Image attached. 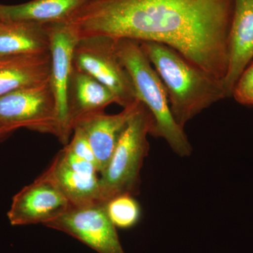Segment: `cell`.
<instances>
[{"instance_id":"obj_1","label":"cell","mask_w":253,"mask_h":253,"mask_svg":"<svg viewBox=\"0 0 253 253\" xmlns=\"http://www.w3.org/2000/svg\"><path fill=\"white\" fill-rule=\"evenodd\" d=\"M234 0H91L68 21L79 40L156 42L223 81Z\"/></svg>"},{"instance_id":"obj_2","label":"cell","mask_w":253,"mask_h":253,"mask_svg":"<svg viewBox=\"0 0 253 253\" xmlns=\"http://www.w3.org/2000/svg\"><path fill=\"white\" fill-rule=\"evenodd\" d=\"M140 44L162 81L174 121L183 129L203 111L227 98L222 81L175 49L156 42H140Z\"/></svg>"},{"instance_id":"obj_3","label":"cell","mask_w":253,"mask_h":253,"mask_svg":"<svg viewBox=\"0 0 253 253\" xmlns=\"http://www.w3.org/2000/svg\"><path fill=\"white\" fill-rule=\"evenodd\" d=\"M116 48L120 59L130 75L136 99L147 108L154 118L152 135L164 139L178 156H189L192 154L191 145L184 129L173 118L166 89L140 42L116 40Z\"/></svg>"},{"instance_id":"obj_4","label":"cell","mask_w":253,"mask_h":253,"mask_svg":"<svg viewBox=\"0 0 253 253\" xmlns=\"http://www.w3.org/2000/svg\"><path fill=\"white\" fill-rule=\"evenodd\" d=\"M154 128L152 115L138 99L109 164L101 172L99 184L104 202L119 195L139 194L141 168L149 150L147 136L152 135Z\"/></svg>"},{"instance_id":"obj_5","label":"cell","mask_w":253,"mask_h":253,"mask_svg":"<svg viewBox=\"0 0 253 253\" xmlns=\"http://www.w3.org/2000/svg\"><path fill=\"white\" fill-rule=\"evenodd\" d=\"M73 66L106 86L123 108L137 99L130 75L118 54L116 39L97 36L79 40Z\"/></svg>"},{"instance_id":"obj_6","label":"cell","mask_w":253,"mask_h":253,"mask_svg":"<svg viewBox=\"0 0 253 253\" xmlns=\"http://www.w3.org/2000/svg\"><path fill=\"white\" fill-rule=\"evenodd\" d=\"M0 125L59 135L57 109L49 81L0 97Z\"/></svg>"},{"instance_id":"obj_7","label":"cell","mask_w":253,"mask_h":253,"mask_svg":"<svg viewBox=\"0 0 253 253\" xmlns=\"http://www.w3.org/2000/svg\"><path fill=\"white\" fill-rule=\"evenodd\" d=\"M44 226L62 231L98 253H125L106 203L74 207Z\"/></svg>"},{"instance_id":"obj_8","label":"cell","mask_w":253,"mask_h":253,"mask_svg":"<svg viewBox=\"0 0 253 253\" xmlns=\"http://www.w3.org/2000/svg\"><path fill=\"white\" fill-rule=\"evenodd\" d=\"M47 26L51 55L49 84L57 109L58 138L66 145L72 134L68 126V92L73 69V54L79 38L67 22Z\"/></svg>"},{"instance_id":"obj_9","label":"cell","mask_w":253,"mask_h":253,"mask_svg":"<svg viewBox=\"0 0 253 253\" xmlns=\"http://www.w3.org/2000/svg\"><path fill=\"white\" fill-rule=\"evenodd\" d=\"M72 207L67 198L44 174L13 199L8 218L13 226L45 224Z\"/></svg>"},{"instance_id":"obj_10","label":"cell","mask_w":253,"mask_h":253,"mask_svg":"<svg viewBox=\"0 0 253 253\" xmlns=\"http://www.w3.org/2000/svg\"><path fill=\"white\" fill-rule=\"evenodd\" d=\"M253 59V0H234L229 36V61L222 81L226 97Z\"/></svg>"},{"instance_id":"obj_11","label":"cell","mask_w":253,"mask_h":253,"mask_svg":"<svg viewBox=\"0 0 253 253\" xmlns=\"http://www.w3.org/2000/svg\"><path fill=\"white\" fill-rule=\"evenodd\" d=\"M137 100L118 114H106L104 111L91 113L78 120L73 126L85 134L94 151L99 173L109 164Z\"/></svg>"},{"instance_id":"obj_12","label":"cell","mask_w":253,"mask_h":253,"mask_svg":"<svg viewBox=\"0 0 253 253\" xmlns=\"http://www.w3.org/2000/svg\"><path fill=\"white\" fill-rule=\"evenodd\" d=\"M51 55H11L0 57V97L49 81Z\"/></svg>"},{"instance_id":"obj_13","label":"cell","mask_w":253,"mask_h":253,"mask_svg":"<svg viewBox=\"0 0 253 253\" xmlns=\"http://www.w3.org/2000/svg\"><path fill=\"white\" fill-rule=\"evenodd\" d=\"M113 103L117 104L116 96L106 86L73 66L68 92V126L72 133L78 120L104 111Z\"/></svg>"},{"instance_id":"obj_14","label":"cell","mask_w":253,"mask_h":253,"mask_svg":"<svg viewBox=\"0 0 253 253\" xmlns=\"http://www.w3.org/2000/svg\"><path fill=\"white\" fill-rule=\"evenodd\" d=\"M91 0H32L16 5L0 4V21H30L42 25L68 22Z\"/></svg>"},{"instance_id":"obj_15","label":"cell","mask_w":253,"mask_h":253,"mask_svg":"<svg viewBox=\"0 0 253 253\" xmlns=\"http://www.w3.org/2000/svg\"><path fill=\"white\" fill-rule=\"evenodd\" d=\"M43 174L59 188L74 207L104 202L97 175H87L73 170L59 154Z\"/></svg>"},{"instance_id":"obj_16","label":"cell","mask_w":253,"mask_h":253,"mask_svg":"<svg viewBox=\"0 0 253 253\" xmlns=\"http://www.w3.org/2000/svg\"><path fill=\"white\" fill-rule=\"evenodd\" d=\"M47 25L30 21H0V57L49 51Z\"/></svg>"},{"instance_id":"obj_17","label":"cell","mask_w":253,"mask_h":253,"mask_svg":"<svg viewBox=\"0 0 253 253\" xmlns=\"http://www.w3.org/2000/svg\"><path fill=\"white\" fill-rule=\"evenodd\" d=\"M108 215L116 227L126 229L135 225L141 216V208L134 196L122 194L106 203Z\"/></svg>"},{"instance_id":"obj_18","label":"cell","mask_w":253,"mask_h":253,"mask_svg":"<svg viewBox=\"0 0 253 253\" xmlns=\"http://www.w3.org/2000/svg\"><path fill=\"white\" fill-rule=\"evenodd\" d=\"M231 96L239 104L253 106V62L250 63L241 75Z\"/></svg>"},{"instance_id":"obj_19","label":"cell","mask_w":253,"mask_h":253,"mask_svg":"<svg viewBox=\"0 0 253 253\" xmlns=\"http://www.w3.org/2000/svg\"><path fill=\"white\" fill-rule=\"evenodd\" d=\"M73 133L72 140L66 144V146L80 157L94 164L98 169L97 162H96L94 151L86 139L85 134L81 129L77 127L73 128Z\"/></svg>"},{"instance_id":"obj_20","label":"cell","mask_w":253,"mask_h":253,"mask_svg":"<svg viewBox=\"0 0 253 253\" xmlns=\"http://www.w3.org/2000/svg\"><path fill=\"white\" fill-rule=\"evenodd\" d=\"M58 154L61 156L68 167L76 172L87 174V175H97V173L99 172L97 168L94 164L78 156L66 145Z\"/></svg>"},{"instance_id":"obj_21","label":"cell","mask_w":253,"mask_h":253,"mask_svg":"<svg viewBox=\"0 0 253 253\" xmlns=\"http://www.w3.org/2000/svg\"><path fill=\"white\" fill-rule=\"evenodd\" d=\"M12 131H11V129H9V128L0 125V140L2 139L5 136H6L7 134H10V133L12 132Z\"/></svg>"}]
</instances>
